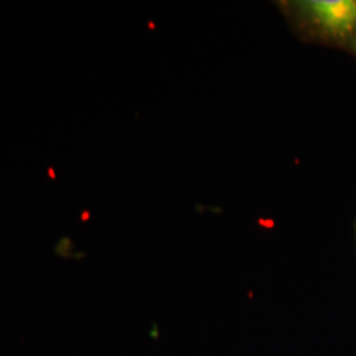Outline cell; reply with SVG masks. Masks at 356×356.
<instances>
[{
    "mask_svg": "<svg viewBox=\"0 0 356 356\" xmlns=\"http://www.w3.org/2000/svg\"><path fill=\"white\" fill-rule=\"evenodd\" d=\"M355 235H356V222H355Z\"/></svg>",
    "mask_w": 356,
    "mask_h": 356,
    "instance_id": "cell-3",
    "label": "cell"
},
{
    "mask_svg": "<svg viewBox=\"0 0 356 356\" xmlns=\"http://www.w3.org/2000/svg\"><path fill=\"white\" fill-rule=\"evenodd\" d=\"M353 57H355V58H356V51H355V54H354V56H353Z\"/></svg>",
    "mask_w": 356,
    "mask_h": 356,
    "instance_id": "cell-2",
    "label": "cell"
},
{
    "mask_svg": "<svg viewBox=\"0 0 356 356\" xmlns=\"http://www.w3.org/2000/svg\"><path fill=\"white\" fill-rule=\"evenodd\" d=\"M293 33L306 44L356 51V0H279Z\"/></svg>",
    "mask_w": 356,
    "mask_h": 356,
    "instance_id": "cell-1",
    "label": "cell"
}]
</instances>
